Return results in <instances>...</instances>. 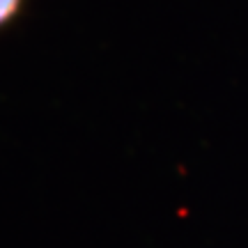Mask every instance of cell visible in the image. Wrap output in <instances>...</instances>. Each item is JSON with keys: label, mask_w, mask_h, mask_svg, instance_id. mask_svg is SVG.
<instances>
[{"label": "cell", "mask_w": 248, "mask_h": 248, "mask_svg": "<svg viewBox=\"0 0 248 248\" xmlns=\"http://www.w3.org/2000/svg\"><path fill=\"white\" fill-rule=\"evenodd\" d=\"M21 5H23V0H0V28L16 16Z\"/></svg>", "instance_id": "cell-1"}]
</instances>
